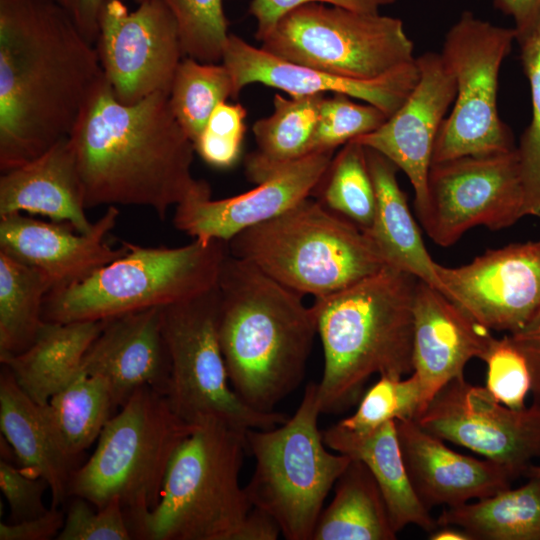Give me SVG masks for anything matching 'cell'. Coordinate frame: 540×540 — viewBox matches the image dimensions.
<instances>
[{"mask_svg": "<svg viewBox=\"0 0 540 540\" xmlns=\"http://www.w3.org/2000/svg\"><path fill=\"white\" fill-rule=\"evenodd\" d=\"M104 79L94 43L54 0H0V170L71 136Z\"/></svg>", "mask_w": 540, "mask_h": 540, "instance_id": "6da1fadb", "label": "cell"}, {"mask_svg": "<svg viewBox=\"0 0 540 540\" xmlns=\"http://www.w3.org/2000/svg\"><path fill=\"white\" fill-rule=\"evenodd\" d=\"M69 138L86 209L142 206L165 219L206 183L192 175L195 146L165 92L123 104L104 77Z\"/></svg>", "mask_w": 540, "mask_h": 540, "instance_id": "7a4b0ae2", "label": "cell"}, {"mask_svg": "<svg viewBox=\"0 0 540 540\" xmlns=\"http://www.w3.org/2000/svg\"><path fill=\"white\" fill-rule=\"evenodd\" d=\"M217 287L218 335L230 385L252 409L273 412L304 378L318 335L314 309L303 295L230 253Z\"/></svg>", "mask_w": 540, "mask_h": 540, "instance_id": "3957f363", "label": "cell"}, {"mask_svg": "<svg viewBox=\"0 0 540 540\" xmlns=\"http://www.w3.org/2000/svg\"><path fill=\"white\" fill-rule=\"evenodd\" d=\"M418 279L390 265L311 304L324 368L318 385L322 413L352 405L373 375L413 373V302Z\"/></svg>", "mask_w": 540, "mask_h": 540, "instance_id": "277c9868", "label": "cell"}, {"mask_svg": "<svg viewBox=\"0 0 540 540\" xmlns=\"http://www.w3.org/2000/svg\"><path fill=\"white\" fill-rule=\"evenodd\" d=\"M245 433L217 420L196 425L169 462L157 505L125 515L133 539L235 540L253 507L239 479Z\"/></svg>", "mask_w": 540, "mask_h": 540, "instance_id": "5b68a950", "label": "cell"}, {"mask_svg": "<svg viewBox=\"0 0 540 540\" xmlns=\"http://www.w3.org/2000/svg\"><path fill=\"white\" fill-rule=\"evenodd\" d=\"M227 244L232 256L314 298L342 290L387 265L364 230L309 197Z\"/></svg>", "mask_w": 540, "mask_h": 540, "instance_id": "8992f818", "label": "cell"}, {"mask_svg": "<svg viewBox=\"0 0 540 540\" xmlns=\"http://www.w3.org/2000/svg\"><path fill=\"white\" fill-rule=\"evenodd\" d=\"M126 252L87 278L52 289L46 322L110 319L165 307L213 289L229 253L227 242L193 240L180 247H146L123 241Z\"/></svg>", "mask_w": 540, "mask_h": 540, "instance_id": "52a82bcc", "label": "cell"}, {"mask_svg": "<svg viewBox=\"0 0 540 540\" xmlns=\"http://www.w3.org/2000/svg\"><path fill=\"white\" fill-rule=\"evenodd\" d=\"M195 426L172 410L164 394L136 390L106 423L92 456L72 473L68 495L95 508L118 498L125 515L154 508L169 462Z\"/></svg>", "mask_w": 540, "mask_h": 540, "instance_id": "ba28073f", "label": "cell"}, {"mask_svg": "<svg viewBox=\"0 0 540 540\" xmlns=\"http://www.w3.org/2000/svg\"><path fill=\"white\" fill-rule=\"evenodd\" d=\"M318 385L309 383L296 412L271 429L247 430L255 469L246 494L288 540H311L323 504L351 458L326 449L318 428Z\"/></svg>", "mask_w": 540, "mask_h": 540, "instance_id": "9c48e42d", "label": "cell"}, {"mask_svg": "<svg viewBox=\"0 0 540 540\" xmlns=\"http://www.w3.org/2000/svg\"><path fill=\"white\" fill-rule=\"evenodd\" d=\"M260 42L278 58L360 80L379 78L416 59L401 19L323 3L289 10Z\"/></svg>", "mask_w": 540, "mask_h": 540, "instance_id": "30bf717a", "label": "cell"}, {"mask_svg": "<svg viewBox=\"0 0 540 540\" xmlns=\"http://www.w3.org/2000/svg\"><path fill=\"white\" fill-rule=\"evenodd\" d=\"M219 304L216 285L162 309L170 358L166 397L172 410L191 425L217 420L243 432L286 422L287 415L254 410L233 391L219 342Z\"/></svg>", "mask_w": 540, "mask_h": 540, "instance_id": "8fae6325", "label": "cell"}, {"mask_svg": "<svg viewBox=\"0 0 540 540\" xmlns=\"http://www.w3.org/2000/svg\"><path fill=\"white\" fill-rule=\"evenodd\" d=\"M516 42V31L461 13L448 30L442 52L456 82L453 108L442 122L432 163L515 149L510 128L497 109L500 67Z\"/></svg>", "mask_w": 540, "mask_h": 540, "instance_id": "7c38bea8", "label": "cell"}, {"mask_svg": "<svg viewBox=\"0 0 540 540\" xmlns=\"http://www.w3.org/2000/svg\"><path fill=\"white\" fill-rule=\"evenodd\" d=\"M427 193V210L420 222L440 246L454 244L475 226L507 228L524 216L517 150L432 163Z\"/></svg>", "mask_w": 540, "mask_h": 540, "instance_id": "4fadbf2b", "label": "cell"}, {"mask_svg": "<svg viewBox=\"0 0 540 540\" xmlns=\"http://www.w3.org/2000/svg\"><path fill=\"white\" fill-rule=\"evenodd\" d=\"M427 432L524 476L540 458V404L509 408L464 376L441 388L415 419Z\"/></svg>", "mask_w": 540, "mask_h": 540, "instance_id": "5bb4252c", "label": "cell"}, {"mask_svg": "<svg viewBox=\"0 0 540 540\" xmlns=\"http://www.w3.org/2000/svg\"><path fill=\"white\" fill-rule=\"evenodd\" d=\"M96 44L104 77L123 104L169 94L184 57L177 23L163 0H141L133 11L122 0H109Z\"/></svg>", "mask_w": 540, "mask_h": 540, "instance_id": "9a60e30c", "label": "cell"}, {"mask_svg": "<svg viewBox=\"0 0 540 540\" xmlns=\"http://www.w3.org/2000/svg\"><path fill=\"white\" fill-rule=\"evenodd\" d=\"M442 293L490 330L509 334L540 309V241L488 250L460 267L435 263Z\"/></svg>", "mask_w": 540, "mask_h": 540, "instance_id": "2e32d148", "label": "cell"}, {"mask_svg": "<svg viewBox=\"0 0 540 540\" xmlns=\"http://www.w3.org/2000/svg\"><path fill=\"white\" fill-rule=\"evenodd\" d=\"M334 150L316 151L286 165L245 193L212 199L205 183L176 206L173 223L195 240L230 241L242 231L286 212L316 190Z\"/></svg>", "mask_w": 540, "mask_h": 540, "instance_id": "e0dca14e", "label": "cell"}, {"mask_svg": "<svg viewBox=\"0 0 540 540\" xmlns=\"http://www.w3.org/2000/svg\"><path fill=\"white\" fill-rule=\"evenodd\" d=\"M418 81L400 108L376 130L354 141L388 158L409 178L421 219L427 210L428 174L440 126L456 97L455 78L440 53L416 57Z\"/></svg>", "mask_w": 540, "mask_h": 540, "instance_id": "ac0fdd59", "label": "cell"}, {"mask_svg": "<svg viewBox=\"0 0 540 540\" xmlns=\"http://www.w3.org/2000/svg\"><path fill=\"white\" fill-rule=\"evenodd\" d=\"M221 61L231 74L235 98L245 86L260 83L290 96L345 94L388 117L404 103L419 78L416 59L376 79H352L278 58L234 34L225 43Z\"/></svg>", "mask_w": 540, "mask_h": 540, "instance_id": "d6986e66", "label": "cell"}, {"mask_svg": "<svg viewBox=\"0 0 540 540\" xmlns=\"http://www.w3.org/2000/svg\"><path fill=\"white\" fill-rule=\"evenodd\" d=\"M118 217V207L108 206L88 233H79L68 223L45 222L22 213L0 217V251L43 272L52 289L66 287L126 252L123 241L119 248L105 241Z\"/></svg>", "mask_w": 540, "mask_h": 540, "instance_id": "ffe728a7", "label": "cell"}, {"mask_svg": "<svg viewBox=\"0 0 540 540\" xmlns=\"http://www.w3.org/2000/svg\"><path fill=\"white\" fill-rule=\"evenodd\" d=\"M413 318V372L422 387L421 413L441 388L464 376L469 360H483L495 338L490 329L419 279Z\"/></svg>", "mask_w": 540, "mask_h": 540, "instance_id": "44dd1931", "label": "cell"}, {"mask_svg": "<svg viewBox=\"0 0 540 540\" xmlns=\"http://www.w3.org/2000/svg\"><path fill=\"white\" fill-rule=\"evenodd\" d=\"M162 309L153 307L105 319L85 353L81 371L103 378L118 408L142 387L166 396L170 358L162 331Z\"/></svg>", "mask_w": 540, "mask_h": 540, "instance_id": "7402d4cb", "label": "cell"}, {"mask_svg": "<svg viewBox=\"0 0 540 540\" xmlns=\"http://www.w3.org/2000/svg\"><path fill=\"white\" fill-rule=\"evenodd\" d=\"M397 435L410 483L430 510L456 507L511 487L517 478L508 468L448 448L414 419L396 421Z\"/></svg>", "mask_w": 540, "mask_h": 540, "instance_id": "603a6c76", "label": "cell"}, {"mask_svg": "<svg viewBox=\"0 0 540 540\" xmlns=\"http://www.w3.org/2000/svg\"><path fill=\"white\" fill-rule=\"evenodd\" d=\"M0 217L29 213L70 224L79 233L92 230L86 216L81 180L70 138L34 160L1 172Z\"/></svg>", "mask_w": 540, "mask_h": 540, "instance_id": "cb8c5ba5", "label": "cell"}, {"mask_svg": "<svg viewBox=\"0 0 540 540\" xmlns=\"http://www.w3.org/2000/svg\"><path fill=\"white\" fill-rule=\"evenodd\" d=\"M326 446L362 461L374 476L385 500L394 530L416 525L427 532L436 520L419 500L410 483L398 440L396 421L367 432H353L338 423L323 432Z\"/></svg>", "mask_w": 540, "mask_h": 540, "instance_id": "d4e9b609", "label": "cell"}, {"mask_svg": "<svg viewBox=\"0 0 540 540\" xmlns=\"http://www.w3.org/2000/svg\"><path fill=\"white\" fill-rule=\"evenodd\" d=\"M1 435L11 446L19 467L44 479L59 507L68 495L73 462L60 449L42 405L34 402L2 366L0 374Z\"/></svg>", "mask_w": 540, "mask_h": 540, "instance_id": "484cf974", "label": "cell"}, {"mask_svg": "<svg viewBox=\"0 0 540 540\" xmlns=\"http://www.w3.org/2000/svg\"><path fill=\"white\" fill-rule=\"evenodd\" d=\"M366 159L376 195L372 225L365 233L387 265L401 269L442 292L418 226L400 188L397 166L379 152L365 147Z\"/></svg>", "mask_w": 540, "mask_h": 540, "instance_id": "4316f807", "label": "cell"}, {"mask_svg": "<svg viewBox=\"0 0 540 540\" xmlns=\"http://www.w3.org/2000/svg\"><path fill=\"white\" fill-rule=\"evenodd\" d=\"M105 320L46 322L34 343L22 353L0 358L19 387L37 404L68 385L80 372L88 348Z\"/></svg>", "mask_w": 540, "mask_h": 540, "instance_id": "83f0119b", "label": "cell"}, {"mask_svg": "<svg viewBox=\"0 0 540 540\" xmlns=\"http://www.w3.org/2000/svg\"><path fill=\"white\" fill-rule=\"evenodd\" d=\"M334 488V498L322 510L311 540L396 539L381 490L362 461L351 458Z\"/></svg>", "mask_w": 540, "mask_h": 540, "instance_id": "f1b7e54d", "label": "cell"}, {"mask_svg": "<svg viewBox=\"0 0 540 540\" xmlns=\"http://www.w3.org/2000/svg\"><path fill=\"white\" fill-rule=\"evenodd\" d=\"M515 489L448 507L437 518V527L456 526L471 540H540V478Z\"/></svg>", "mask_w": 540, "mask_h": 540, "instance_id": "f546056e", "label": "cell"}, {"mask_svg": "<svg viewBox=\"0 0 540 540\" xmlns=\"http://www.w3.org/2000/svg\"><path fill=\"white\" fill-rule=\"evenodd\" d=\"M323 94H275L274 110L253 125L257 150L245 163L246 174L258 184L286 165L308 154Z\"/></svg>", "mask_w": 540, "mask_h": 540, "instance_id": "4dcf8cb0", "label": "cell"}, {"mask_svg": "<svg viewBox=\"0 0 540 540\" xmlns=\"http://www.w3.org/2000/svg\"><path fill=\"white\" fill-rule=\"evenodd\" d=\"M43 408L60 449L74 463L98 440L118 407L103 378L81 371Z\"/></svg>", "mask_w": 540, "mask_h": 540, "instance_id": "1f68e13d", "label": "cell"}, {"mask_svg": "<svg viewBox=\"0 0 540 540\" xmlns=\"http://www.w3.org/2000/svg\"><path fill=\"white\" fill-rule=\"evenodd\" d=\"M51 289L43 272L0 251V358L34 343L45 324L43 305Z\"/></svg>", "mask_w": 540, "mask_h": 540, "instance_id": "d6a6232c", "label": "cell"}, {"mask_svg": "<svg viewBox=\"0 0 540 540\" xmlns=\"http://www.w3.org/2000/svg\"><path fill=\"white\" fill-rule=\"evenodd\" d=\"M235 98L234 83L225 65L181 60L170 93L171 110L191 141L195 143L216 106Z\"/></svg>", "mask_w": 540, "mask_h": 540, "instance_id": "836d02e7", "label": "cell"}, {"mask_svg": "<svg viewBox=\"0 0 540 540\" xmlns=\"http://www.w3.org/2000/svg\"><path fill=\"white\" fill-rule=\"evenodd\" d=\"M319 185L323 205L364 231L370 228L376 195L363 145L354 140L344 144Z\"/></svg>", "mask_w": 540, "mask_h": 540, "instance_id": "e575fe53", "label": "cell"}, {"mask_svg": "<svg viewBox=\"0 0 540 540\" xmlns=\"http://www.w3.org/2000/svg\"><path fill=\"white\" fill-rule=\"evenodd\" d=\"M520 59L529 81L532 118L516 147L525 193L524 216L540 218V21L516 35Z\"/></svg>", "mask_w": 540, "mask_h": 540, "instance_id": "d590c367", "label": "cell"}, {"mask_svg": "<svg viewBox=\"0 0 540 540\" xmlns=\"http://www.w3.org/2000/svg\"><path fill=\"white\" fill-rule=\"evenodd\" d=\"M175 18L184 56L204 63L222 60L230 35L225 0H163Z\"/></svg>", "mask_w": 540, "mask_h": 540, "instance_id": "8d00e7d4", "label": "cell"}, {"mask_svg": "<svg viewBox=\"0 0 540 540\" xmlns=\"http://www.w3.org/2000/svg\"><path fill=\"white\" fill-rule=\"evenodd\" d=\"M421 401L422 387L414 372L406 379L380 376L364 394L356 412L338 424L362 433L392 420H415L421 411Z\"/></svg>", "mask_w": 540, "mask_h": 540, "instance_id": "74e56055", "label": "cell"}, {"mask_svg": "<svg viewBox=\"0 0 540 540\" xmlns=\"http://www.w3.org/2000/svg\"><path fill=\"white\" fill-rule=\"evenodd\" d=\"M345 94H333L321 101L308 153L335 150L379 128L388 116L371 104H359Z\"/></svg>", "mask_w": 540, "mask_h": 540, "instance_id": "f35d334b", "label": "cell"}, {"mask_svg": "<svg viewBox=\"0 0 540 540\" xmlns=\"http://www.w3.org/2000/svg\"><path fill=\"white\" fill-rule=\"evenodd\" d=\"M483 361L487 364L486 388L495 399L512 409L524 408L531 377L524 356L508 335L493 340Z\"/></svg>", "mask_w": 540, "mask_h": 540, "instance_id": "ab89813d", "label": "cell"}, {"mask_svg": "<svg viewBox=\"0 0 540 540\" xmlns=\"http://www.w3.org/2000/svg\"><path fill=\"white\" fill-rule=\"evenodd\" d=\"M246 109L222 102L213 110L195 143V150L211 166L228 168L238 160L246 131Z\"/></svg>", "mask_w": 540, "mask_h": 540, "instance_id": "60d3db41", "label": "cell"}, {"mask_svg": "<svg viewBox=\"0 0 540 540\" xmlns=\"http://www.w3.org/2000/svg\"><path fill=\"white\" fill-rule=\"evenodd\" d=\"M91 503L76 497L69 506L57 540H130L132 533L120 499L93 510Z\"/></svg>", "mask_w": 540, "mask_h": 540, "instance_id": "b9f144b4", "label": "cell"}, {"mask_svg": "<svg viewBox=\"0 0 540 540\" xmlns=\"http://www.w3.org/2000/svg\"><path fill=\"white\" fill-rule=\"evenodd\" d=\"M0 488L10 508L11 523L35 518L48 511L42 500L44 491L49 488L48 483L2 458Z\"/></svg>", "mask_w": 540, "mask_h": 540, "instance_id": "7bdbcfd3", "label": "cell"}, {"mask_svg": "<svg viewBox=\"0 0 540 540\" xmlns=\"http://www.w3.org/2000/svg\"><path fill=\"white\" fill-rule=\"evenodd\" d=\"M397 0H251L249 13L256 21V39L261 41L279 18L289 10L307 3H323L360 12L376 13Z\"/></svg>", "mask_w": 540, "mask_h": 540, "instance_id": "ee69618b", "label": "cell"}, {"mask_svg": "<svg viewBox=\"0 0 540 540\" xmlns=\"http://www.w3.org/2000/svg\"><path fill=\"white\" fill-rule=\"evenodd\" d=\"M51 507L35 518L14 523H0V540H49L58 536L64 525V513Z\"/></svg>", "mask_w": 540, "mask_h": 540, "instance_id": "f6af8a7d", "label": "cell"}, {"mask_svg": "<svg viewBox=\"0 0 540 540\" xmlns=\"http://www.w3.org/2000/svg\"><path fill=\"white\" fill-rule=\"evenodd\" d=\"M508 337L527 362L533 402L540 404V309L523 328Z\"/></svg>", "mask_w": 540, "mask_h": 540, "instance_id": "bcb514c9", "label": "cell"}, {"mask_svg": "<svg viewBox=\"0 0 540 540\" xmlns=\"http://www.w3.org/2000/svg\"><path fill=\"white\" fill-rule=\"evenodd\" d=\"M63 7L76 23L83 35L96 43L99 20L105 4L109 0H54Z\"/></svg>", "mask_w": 540, "mask_h": 540, "instance_id": "7dc6e473", "label": "cell"}, {"mask_svg": "<svg viewBox=\"0 0 540 540\" xmlns=\"http://www.w3.org/2000/svg\"><path fill=\"white\" fill-rule=\"evenodd\" d=\"M281 529L276 520L266 511L252 507L245 517L235 540H276Z\"/></svg>", "mask_w": 540, "mask_h": 540, "instance_id": "c3c4849f", "label": "cell"}, {"mask_svg": "<svg viewBox=\"0 0 540 540\" xmlns=\"http://www.w3.org/2000/svg\"><path fill=\"white\" fill-rule=\"evenodd\" d=\"M493 5L513 18L516 35L529 31L540 21V0H493Z\"/></svg>", "mask_w": 540, "mask_h": 540, "instance_id": "681fc988", "label": "cell"}, {"mask_svg": "<svg viewBox=\"0 0 540 540\" xmlns=\"http://www.w3.org/2000/svg\"><path fill=\"white\" fill-rule=\"evenodd\" d=\"M431 540H471L469 535L456 526H439L430 534Z\"/></svg>", "mask_w": 540, "mask_h": 540, "instance_id": "f907efd6", "label": "cell"}, {"mask_svg": "<svg viewBox=\"0 0 540 540\" xmlns=\"http://www.w3.org/2000/svg\"><path fill=\"white\" fill-rule=\"evenodd\" d=\"M524 477L531 478L537 477L540 478V465L531 464L524 473Z\"/></svg>", "mask_w": 540, "mask_h": 540, "instance_id": "816d5d0a", "label": "cell"}, {"mask_svg": "<svg viewBox=\"0 0 540 540\" xmlns=\"http://www.w3.org/2000/svg\"><path fill=\"white\" fill-rule=\"evenodd\" d=\"M138 2H140L141 0H137Z\"/></svg>", "mask_w": 540, "mask_h": 540, "instance_id": "f5cc1de1", "label": "cell"}]
</instances>
